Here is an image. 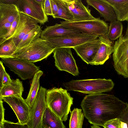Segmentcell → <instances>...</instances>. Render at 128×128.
Wrapping results in <instances>:
<instances>
[{"label":"cell","instance_id":"cell-31","mask_svg":"<svg viewBox=\"0 0 128 128\" xmlns=\"http://www.w3.org/2000/svg\"><path fill=\"white\" fill-rule=\"evenodd\" d=\"M104 128H121L120 118H115L110 120L105 124Z\"/></svg>","mask_w":128,"mask_h":128},{"label":"cell","instance_id":"cell-11","mask_svg":"<svg viewBox=\"0 0 128 128\" xmlns=\"http://www.w3.org/2000/svg\"><path fill=\"white\" fill-rule=\"evenodd\" d=\"M7 103L15 113L20 123L27 124L31 108L22 96H7L2 98Z\"/></svg>","mask_w":128,"mask_h":128},{"label":"cell","instance_id":"cell-6","mask_svg":"<svg viewBox=\"0 0 128 128\" xmlns=\"http://www.w3.org/2000/svg\"><path fill=\"white\" fill-rule=\"evenodd\" d=\"M114 68L119 75L128 78V36L122 35L114 44Z\"/></svg>","mask_w":128,"mask_h":128},{"label":"cell","instance_id":"cell-21","mask_svg":"<svg viewBox=\"0 0 128 128\" xmlns=\"http://www.w3.org/2000/svg\"><path fill=\"white\" fill-rule=\"evenodd\" d=\"M24 91L22 82L19 79L12 80L8 84L0 88V98L4 97L22 96Z\"/></svg>","mask_w":128,"mask_h":128},{"label":"cell","instance_id":"cell-28","mask_svg":"<svg viewBox=\"0 0 128 128\" xmlns=\"http://www.w3.org/2000/svg\"><path fill=\"white\" fill-rule=\"evenodd\" d=\"M17 49V46L11 38L0 45V57L1 58H8Z\"/></svg>","mask_w":128,"mask_h":128},{"label":"cell","instance_id":"cell-34","mask_svg":"<svg viewBox=\"0 0 128 128\" xmlns=\"http://www.w3.org/2000/svg\"><path fill=\"white\" fill-rule=\"evenodd\" d=\"M43 6L44 12L47 16L52 15L51 4L50 0H44Z\"/></svg>","mask_w":128,"mask_h":128},{"label":"cell","instance_id":"cell-14","mask_svg":"<svg viewBox=\"0 0 128 128\" xmlns=\"http://www.w3.org/2000/svg\"><path fill=\"white\" fill-rule=\"evenodd\" d=\"M22 4L21 10L38 21L43 24L48 21V18L45 14L43 4L37 2L36 0H20Z\"/></svg>","mask_w":128,"mask_h":128},{"label":"cell","instance_id":"cell-24","mask_svg":"<svg viewBox=\"0 0 128 128\" xmlns=\"http://www.w3.org/2000/svg\"><path fill=\"white\" fill-rule=\"evenodd\" d=\"M58 10L57 14L52 16L54 18L63 19L66 21H74L73 16L64 0H55Z\"/></svg>","mask_w":128,"mask_h":128},{"label":"cell","instance_id":"cell-19","mask_svg":"<svg viewBox=\"0 0 128 128\" xmlns=\"http://www.w3.org/2000/svg\"><path fill=\"white\" fill-rule=\"evenodd\" d=\"M20 11L15 4L0 2V24L6 22L12 24Z\"/></svg>","mask_w":128,"mask_h":128},{"label":"cell","instance_id":"cell-25","mask_svg":"<svg viewBox=\"0 0 128 128\" xmlns=\"http://www.w3.org/2000/svg\"><path fill=\"white\" fill-rule=\"evenodd\" d=\"M42 30L40 26L37 25L23 38L17 46V49L26 46L40 38Z\"/></svg>","mask_w":128,"mask_h":128},{"label":"cell","instance_id":"cell-38","mask_svg":"<svg viewBox=\"0 0 128 128\" xmlns=\"http://www.w3.org/2000/svg\"><path fill=\"white\" fill-rule=\"evenodd\" d=\"M6 72L3 63L1 60L0 62V87H1L3 76L4 73Z\"/></svg>","mask_w":128,"mask_h":128},{"label":"cell","instance_id":"cell-17","mask_svg":"<svg viewBox=\"0 0 128 128\" xmlns=\"http://www.w3.org/2000/svg\"><path fill=\"white\" fill-rule=\"evenodd\" d=\"M80 33L67 28L60 24L56 23L54 25L46 26L42 30L40 38L46 40Z\"/></svg>","mask_w":128,"mask_h":128},{"label":"cell","instance_id":"cell-33","mask_svg":"<svg viewBox=\"0 0 128 128\" xmlns=\"http://www.w3.org/2000/svg\"><path fill=\"white\" fill-rule=\"evenodd\" d=\"M120 119L121 128H128V108L121 116Z\"/></svg>","mask_w":128,"mask_h":128},{"label":"cell","instance_id":"cell-5","mask_svg":"<svg viewBox=\"0 0 128 128\" xmlns=\"http://www.w3.org/2000/svg\"><path fill=\"white\" fill-rule=\"evenodd\" d=\"M60 22V24L69 29L85 34L96 35L99 36L106 35L109 29L108 24L99 18L92 20Z\"/></svg>","mask_w":128,"mask_h":128},{"label":"cell","instance_id":"cell-29","mask_svg":"<svg viewBox=\"0 0 128 128\" xmlns=\"http://www.w3.org/2000/svg\"><path fill=\"white\" fill-rule=\"evenodd\" d=\"M19 19V14L12 23L10 29L8 34L2 38H0V45L11 39L15 32Z\"/></svg>","mask_w":128,"mask_h":128},{"label":"cell","instance_id":"cell-27","mask_svg":"<svg viewBox=\"0 0 128 128\" xmlns=\"http://www.w3.org/2000/svg\"><path fill=\"white\" fill-rule=\"evenodd\" d=\"M70 112L69 128H82L84 115L82 110L75 108Z\"/></svg>","mask_w":128,"mask_h":128},{"label":"cell","instance_id":"cell-16","mask_svg":"<svg viewBox=\"0 0 128 128\" xmlns=\"http://www.w3.org/2000/svg\"><path fill=\"white\" fill-rule=\"evenodd\" d=\"M101 42L94 59L90 64L102 65L113 52L114 44L105 35L99 36Z\"/></svg>","mask_w":128,"mask_h":128},{"label":"cell","instance_id":"cell-35","mask_svg":"<svg viewBox=\"0 0 128 128\" xmlns=\"http://www.w3.org/2000/svg\"><path fill=\"white\" fill-rule=\"evenodd\" d=\"M2 99L0 98V124L2 123L5 120L4 113L5 109L3 104Z\"/></svg>","mask_w":128,"mask_h":128},{"label":"cell","instance_id":"cell-23","mask_svg":"<svg viewBox=\"0 0 128 128\" xmlns=\"http://www.w3.org/2000/svg\"><path fill=\"white\" fill-rule=\"evenodd\" d=\"M43 74V72L40 70L35 74L32 78L27 98L25 99L27 104L31 109L39 92L40 88V78Z\"/></svg>","mask_w":128,"mask_h":128},{"label":"cell","instance_id":"cell-18","mask_svg":"<svg viewBox=\"0 0 128 128\" xmlns=\"http://www.w3.org/2000/svg\"><path fill=\"white\" fill-rule=\"evenodd\" d=\"M88 6L96 9L105 21L110 22L117 20L115 12L112 7L104 0H86Z\"/></svg>","mask_w":128,"mask_h":128},{"label":"cell","instance_id":"cell-15","mask_svg":"<svg viewBox=\"0 0 128 128\" xmlns=\"http://www.w3.org/2000/svg\"><path fill=\"white\" fill-rule=\"evenodd\" d=\"M72 14L74 22L95 20L89 6H86L81 0H64Z\"/></svg>","mask_w":128,"mask_h":128},{"label":"cell","instance_id":"cell-12","mask_svg":"<svg viewBox=\"0 0 128 128\" xmlns=\"http://www.w3.org/2000/svg\"><path fill=\"white\" fill-rule=\"evenodd\" d=\"M38 22L35 19L20 11L19 19L12 39L17 46L22 39L27 34L34 28L38 24Z\"/></svg>","mask_w":128,"mask_h":128},{"label":"cell","instance_id":"cell-26","mask_svg":"<svg viewBox=\"0 0 128 128\" xmlns=\"http://www.w3.org/2000/svg\"><path fill=\"white\" fill-rule=\"evenodd\" d=\"M123 28L120 22L116 20L111 22L109 26L108 31L105 35L110 40H114L122 35Z\"/></svg>","mask_w":128,"mask_h":128},{"label":"cell","instance_id":"cell-7","mask_svg":"<svg viewBox=\"0 0 128 128\" xmlns=\"http://www.w3.org/2000/svg\"><path fill=\"white\" fill-rule=\"evenodd\" d=\"M47 90L41 86L31 108L27 124L28 128H42L44 114L48 106L46 100Z\"/></svg>","mask_w":128,"mask_h":128},{"label":"cell","instance_id":"cell-41","mask_svg":"<svg viewBox=\"0 0 128 128\" xmlns=\"http://www.w3.org/2000/svg\"><path fill=\"white\" fill-rule=\"evenodd\" d=\"M127 21L128 22V25L125 35L126 36H128V20Z\"/></svg>","mask_w":128,"mask_h":128},{"label":"cell","instance_id":"cell-32","mask_svg":"<svg viewBox=\"0 0 128 128\" xmlns=\"http://www.w3.org/2000/svg\"><path fill=\"white\" fill-rule=\"evenodd\" d=\"M12 24L6 22L0 24V38L6 36L10 31Z\"/></svg>","mask_w":128,"mask_h":128},{"label":"cell","instance_id":"cell-8","mask_svg":"<svg viewBox=\"0 0 128 128\" xmlns=\"http://www.w3.org/2000/svg\"><path fill=\"white\" fill-rule=\"evenodd\" d=\"M1 60L10 70L23 80L32 78L40 70V67L34 63L15 58H2Z\"/></svg>","mask_w":128,"mask_h":128},{"label":"cell","instance_id":"cell-36","mask_svg":"<svg viewBox=\"0 0 128 128\" xmlns=\"http://www.w3.org/2000/svg\"><path fill=\"white\" fill-rule=\"evenodd\" d=\"M12 80H11L9 75L6 72L3 76L2 86L0 88L3 86L8 84L10 83Z\"/></svg>","mask_w":128,"mask_h":128},{"label":"cell","instance_id":"cell-40","mask_svg":"<svg viewBox=\"0 0 128 128\" xmlns=\"http://www.w3.org/2000/svg\"><path fill=\"white\" fill-rule=\"evenodd\" d=\"M36 1L39 3L41 4H43L44 0H36Z\"/></svg>","mask_w":128,"mask_h":128},{"label":"cell","instance_id":"cell-13","mask_svg":"<svg viewBox=\"0 0 128 128\" xmlns=\"http://www.w3.org/2000/svg\"><path fill=\"white\" fill-rule=\"evenodd\" d=\"M101 42L99 37L95 40L74 47L77 55L87 64L92 63L94 59Z\"/></svg>","mask_w":128,"mask_h":128},{"label":"cell","instance_id":"cell-39","mask_svg":"<svg viewBox=\"0 0 128 128\" xmlns=\"http://www.w3.org/2000/svg\"><path fill=\"white\" fill-rule=\"evenodd\" d=\"M91 128H102L100 127L99 126L95 125H92L91 126Z\"/></svg>","mask_w":128,"mask_h":128},{"label":"cell","instance_id":"cell-1","mask_svg":"<svg viewBox=\"0 0 128 128\" xmlns=\"http://www.w3.org/2000/svg\"><path fill=\"white\" fill-rule=\"evenodd\" d=\"M80 106L84 116L89 122L103 127L108 121L120 118L128 108L127 102L114 95L102 93L86 96Z\"/></svg>","mask_w":128,"mask_h":128},{"label":"cell","instance_id":"cell-3","mask_svg":"<svg viewBox=\"0 0 128 128\" xmlns=\"http://www.w3.org/2000/svg\"><path fill=\"white\" fill-rule=\"evenodd\" d=\"M46 100L48 107L62 121H66L73 100L67 90L56 87L48 90Z\"/></svg>","mask_w":128,"mask_h":128},{"label":"cell","instance_id":"cell-37","mask_svg":"<svg viewBox=\"0 0 128 128\" xmlns=\"http://www.w3.org/2000/svg\"><path fill=\"white\" fill-rule=\"evenodd\" d=\"M52 12V16L56 14L58 12V8L55 0H50Z\"/></svg>","mask_w":128,"mask_h":128},{"label":"cell","instance_id":"cell-10","mask_svg":"<svg viewBox=\"0 0 128 128\" xmlns=\"http://www.w3.org/2000/svg\"><path fill=\"white\" fill-rule=\"evenodd\" d=\"M98 35L82 33L69 35L60 37L46 39L56 48L74 47L98 38Z\"/></svg>","mask_w":128,"mask_h":128},{"label":"cell","instance_id":"cell-30","mask_svg":"<svg viewBox=\"0 0 128 128\" xmlns=\"http://www.w3.org/2000/svg\"><path fill=\"white\" fill-rule=\"evenodd\" d=\"M0 128H28L26 124H23L18 122H13L4 120L3 122L0 124Z\"/></svg>","mask_w":128,"mask_h":128},{"label":"cell","instance_id":"cell-22","mask_svg":"<svg viewBox=\"0 0 128 128\" xmlns=\"http://www.w3.org/2000/svg\"><path fill=\"white\" fill-rule=\"evenodd\" d=\"M63 121L47 106L44 114L42 128H66Z\"/></svg>","mask_w":128,"mask_h":128},{"label":"cell","instance_id":"cell-20","mask_svg":"<svg viewBox=\"0 0 128 128\" xmlns=\"http://www.w3.org/2000/svg\"><path fill=\"white\" fill-rule=\"evenodd\" d=\"M113 8L117 20L120 22L128 20V0H104Z\"/></svg>","mask_w":128,"mask_h":128},{"label":"cell","instance_id":"cell-2","mask_svg":"<svg viewBox=\"0 0 128 128\" xmlns=\"http://www.w3.org/2000/svg\"><path fill=\"white\" fill-rule=\"evenodd\" d=\"M55 49L46 40L40 38L30 44L17 49L8 58L34 63L46 58Z\"/></svg>","mask_w":128,"mask_h":128},{"label":"cell","instance_id":"cell-9","mask_svg":"<svg viewBox=\"0 0 128 128\" xmlns=\"http://www.w3.org/2000/svg\"><path fill=\"white\" fill-rule=\"evenodd\" d=\"M70 48H56L53 52L55 66L60 71H64L75 76L78 75V68Z\"/></svg>","mask_w":128,"mask_h":128},{"label":"cell","instance_id":"cell-4","mask_svg":"<svg viewBox=\"0 0 128 128\" xmlns=\"http://www.w3.org/2000/svg\"><path fill=\"white\" fill-rule=\"evenodd\" d=\"M67 91L78 92L92 94L110 91L114 84L110 79L98 78L82 80H72L63 83Z\"/></svg>","mask_w":128,"mask_h":128}]
</instances>
